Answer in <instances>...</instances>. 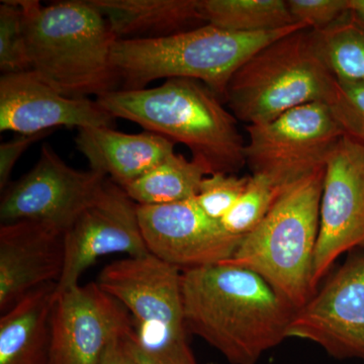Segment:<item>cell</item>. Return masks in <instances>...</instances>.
Masks as SVG:
<instances>
[{"mask_svg": "<svg viewBox=\"0 0 364 364\" xmlns=\"http://www.w3.org/2000/svg\"><path fill=\"white\" fill-rule=\"evenodd\" d=\"M184 321L230 364H257L287 339L296 309L257 273L222 262L182 272Z\"/></svg>", "mask_w": 364, "mask_h": 364, "instance_id": "obj_1", "label": "cell"}, {"mask_svg": "<svg viewBox=\"0 0 364 364\" xmlns=\"http://www.w3.org/2000/svg\"><path fill=\"white\" fill-rule=\"evenodd\" d=\"M97 102L114 119L183 144L208 176L236 174L246 165V144L236 117L200 81L167 79L158 87L111 91Z\"/></svg>", "mask_w": 364, "mask_h": 364, "instance_id": "obj_2", "label": "cell"}, {"mask_svg": "<svg viewBox=\"0 0 364 364\" xmlns=\"http://www.w3.org/2000/svg\"><path fill=\"white\" fill-rule=\"evenodd\" d=\"M23 11L31 70L65 97H100L117 90L112 61L117 37L90 0L42 6L16 0Z\"/></svg>", "mask_w": 364, "mask_h": 364, "instance_id": "obj_3", "label": "cell"}, {"mask_svg": "<svg viewBox=\"0 0 364 364\" xmlns=\"http://www.w3.org/2000/svg\"><path fill=\"white\" fill-rule=\"evenodd\" d=\"M301 23L264 33H236L212 25L160 38L117 40L112 61L124 90H144L157 79L200 81L222 102L237 70L265 46L296 31Z\"/></svg>", "mask_w": 364, "mask_h": 364, "instance_id": "obj_4", "label": "cell"}, {"mask_svg": "<svg viewBox=\"0 0 364 364\" xmlns=\"http://www.w3.org/2000/svg\"><path fill=\"white\" fill-rule=\"evenodd\" d=\"M324 174L325 167L282 189L259 226L225 261L257 273L296 310L316 291L314 258Z\"/></svg>", "mask_w": 364, "mask_h": 364, "instance_id": "obj_5", "label": "cell"}, {"mask_svg": "<svg viewBox=\"0 0 364 364\" xmlns=\"http://www.w3.org/2000/svg\"><path fill=\"white\" fill-rule=\"evenodd\" d=\"M335 81L312 30L303 28L252 55L230 81L225 102L237 121L267 124L301 105L327 102Z\"/></svg>", "mask_w": 364, "mask_h": 364, "instance_id": "obj_6", "label": "cell"}, {"mask_svg": "<svg viewBox=\"0 0 364 364\" xmlns=\"http://www.w3.org/2000/svg\"><path fill=\"white\" fill-rule=\"evenodd\" d=\"M246 130V165L279 188L324 168L344 136L325 102L301 105Z\"/></svg>", "mask_w": 364, "mask_h": 364, "instance_id": "obj_7", "label": "cell"}, {"mask_svg": "<svg viewBox=\"0 0 364 364\" xmlns=\"http://www.w3.org/2000/svg\"><path fill=\"white\" fill-rule=\"evenodd\" d=\"M97 282L130 314L139 344L188 339L178 267L148 253L107 265Z\"/></svg>", "mask_w": 364, "mask_h": 364, "instance_id": "obj_8", "label": "cell"}, {"mask_svg": "<svg viewBox=\"0 0 364 364\" xmlns=\"http://www.w3.org/2000/svg\"><path fill=\"white\" fill-rule=\"evenodd\" d=\"M105 179L92 170L72 168L44 144L35 166L2 193L1 224L33 222L65 234Z\"/></svg>", "mask_w": 364, "mask_h": 364, "instance_id": "obj_9", "label": "cell"}, {"mask_svg": "<svg viewBox=\"0 0 364 364\" xmlns=\"http://www.w3.org/2000/svg\"><path fill=\"white\" fill-rule=\"evenodd\" d=\"M364 249V145L342 136L326 162L313 286L342 254Z\"/></svg>", "mask_w": 364, "mask_h": 364, "instance_id": "obj_10", "label": "cell"}, {"mask_svg": "<svg viewBox=\"0 0 364 364\" xmlns=\"http://www.w3.org/2000/svg\"><path fill=\"white\" fill-rule=\"evenodd\" d=\"M64 246L65 262L58 291L77 286L81 275L105 256L119 253L136 257L149 253L138 205L122 186L107 178L64 234Z\"/></svg>", "mask_w": 364, "mask_h": 364, "instance_id": "obj_11", "label": "cell"}, {"mask_svg": "<svg viewBox=\"0 0 364 364\" xmlns=\"http://www.w3.org/2000/svg\"><path fill=\"white\" fill-rule=\"evenodd\" d=\"M287 338L312 342L336 359L364 363V253L344 263L296 311Z\"/></svg>", "mask_w": 364, "mask_h": 364, "instance_id": "obj_12", "label": "cell"}, {"mask_svg": "<svg viewBox=\"0 0 364 364\" xmlns=\"http://www.w3.org/2000/svg\"><path fill=\"white\" fill-rule=\"evenodd\" d=\"M51 331V364H100L134 328L128 311L95 282L58 291Z\"/></svg>", "mask_w": 364, "mask_h": 364, "instance_id": "obj_13", "label": "cell"}, {"mask_svg": "<svg viewBox=\"0 0 364 364\" xmlns=\"http://www.w3.org/2000/svg\"><path fill=\"white\" fill-rule=\"evenodd\" d=\"M139 221L148 251L179 269H195L229 260L243 239L231 236L210 219L195 198L159 205H139Z\"/></svg>", "mask_w": 364, "mask_h": 364, "instance_id": "obj_14", "label": "cell"}, {"mask_svg": "<svg viewBox=\"0 0 364 364\" xmlns=\"http://www.w3.org/2000/svg\"><path fill=\"white\" fill-rule=\"evenodd\" d=\"M114 117L90 98L65 97L32 70L0 77V131L33 135L60 127H112Z\"/></svg>", "mask_w": 364, "mask_h": 364, "instance_id": "obj_15", "label": "cell"}, {"mask_svg": "<svg viewBox=\"0 0 364 364\" xmlns=\"http://www.w3.org/2000/svg\"><path fill=\"white\" fill-rule=\"evenodd\" d=\"M64 262V234L33 222L0 225V312L38 287L58 282Z\"/></svg>", "mask_w": 364, "mask_h": 364, "instance_id": "obj_16", "label": "cell"}, {"mask_svg": "<svg viewBox=\"0 0 364 364\" xmlns=\"http://www.w3.org/2000/svg\"><path fill=\"white\" fill-rule=\"evenodd\" d=\"M77 131L76 147L90 162V170L109 176L123 188L176 153V143L151 132L127 134L112 127Z\"/></svg>", "mask_w": 364, "mask_h": 364, "instance_id": "obj_17", "label": "cell"}, {"mask_svg": "<svg viewBox=\"0 0 364 364\" xmlns=\"http://www.w3.org/2000/svg\"><path fill=\"white\" fill-rule=\"evenodd\" d=\"M58 282L26 294L0 318V364H51L52 313Z\"/></svg>", "mask_w": 364, "mask_h": 364, "instance_id": "obj_18", "label": "cell"}, {"mask_svg": "<svg viewBox=\"0 0 364 364\" xmlns=\"http://www.w3.org/2000/svg\"><path fill=\"white\" fill-rule=\"evenodd\" d=\"M117 40L146 39L188 31L203 21L200 0H90ZM191 30V28H188Z\"/></svg>", "mask_w": 364, "mask_h": 364, "instance_id": "obj_19", "label": "cell"}, {"mask_svg": "<svg viewBox=\"0 0 364 364\" xmlns=\"http://www.w3.org/2000/svg\"><path fill=\"white\" fill-rule=\"evenodd\" d=\"M205 176L202 164L174 153L124 189L136 205H167L195 198Z\"/></svg>", "mask_w": 364, "mask_h": 364, "instance_id": "obj_20", "label": "cell"}, {"mask_svg": "<svg viewBox=\"0 0 364 364\" xmlns=\"http://www.w3.org/2000/svg\"><path fill=\"white\" fill-rule=\"evenodd\" d=\"M208 25L236 33H264L296 25L284 0H200Z\"/></svg>", "mask_w": 364, "mask_h": 364, "instance_id": "obj_21", "label": "cell"}, {"mask_svg": "<svg viewBox=\"0 0 364 364\" xmlns=\"http://www.w3.org/2000/svg\"><path fill=\"white\" fill-rule=\"evenodd\" d=\"M318 54L337 79L364 82V21L349 11L336 23L313 31Z\"/></svg>", "mask_w": 364, "mask_h": 364, "instance_id": "obj_22", "label": "cell"}, {"mask_svg": "<svg viewBox=\"0 0 364 364\" xmlns=\"http://www.w3.org/2000/svg\"><path fill=\"white\" fill-rule=\"evenodd\" d=\"M282 189L267 177L251 174L247 188L220 222L223 229L236 238H245L259 226Z\"/></svg>", "mask_w": 364, "mask_h": 364, "instance_id": "obj_23", "label": "cell"}, {"mask_svg": "<svg viewBox=\"0 0 364 364\" xmlns=\"http://www.w3.org/2000/svg\"><path fill=\"white\" fill-rule=\"evenodd\" d=\"M0 70L4 74L31 70L23 11L14 0H4L0 4Z\"/></svg>", "mask_w": 364, "mask_h": 364, "instance_id": "obj_24", "label": "cell"}, {"mask_svg": "<svg viewBox=\"0 0 364 364\" xmlns=\"http://www.w3.org/2000/svg\"><path fill=\"white\" fill-rule=\"evenodd\" d=\"M325 104L344 136L364 145V82L336 78Z\"/></svg>", "mask_w": 364, "mask_h": 364, "instance_id": "obj_25", "label": "cell"}, {"mask_svg": "<svg viewBox=\"0 0 364 364\" xmlns=\"http://www.w3.org/2000/svg\"><path fill=\"white\" fill-rule=\"evenodd\" d=\"M249 178L250 176L221 172L205 176L195 198L196 205L210 219L220 223L247 188Z\"/></svg>", "mask_w": 364, "mask_h": 364, "instance_id": "obj_26", "label": "cell"}, {"mask_svg": "<svg viewBox=\"0 0 364 364\" xmlns=\"http://www.w3.org/2000/svg\"><path fill=\"white\" fill-rule=\"evenodd\" d=\"M133 332L124 337L123 343L135 364H198L188 339L143 346Z\"/></svg>", "mask_w": 364, "mask_h": 364, "instance_id": "obj_27", "label": "cell"}, {"mask_svg": "<svg viewBox=\"0 0 364 364\" xmlns=\"http://www.w3.org/2000/svg\"><path fill=\"white\" fill-rule=\"evenodd\" d=\"M289 13L294 23L313 31L323 30L348 13V0H289Z\"/></svg>", "mask_w": 364, "mask_h": 364, "instance_id": "obj_28", "label": "cell"}, {"mask_svg": "<svg viewBox=\"0 0 364 364\" xmlns=\"http://www.w3.org/2000/svg\"><path fill=\"white\" fill-rule=\"evenodd\" d=\"M54 131L43 132L33 135H18L11 141L0 145V191L4 193L9 184L11 172L21 155L26 152L33 143L51 135Z\"/></svg>", "mask_w": 364, "mask_h": 364, "instance_id": "obj_29", "label": "cell"}, {"mask_svg": "<svg viewBox=\"0 0 364 364\" xmlns=\"http://www.w3.org/2000/svg\"><path fill=\"white\" fill-rule=\"evenodd\" d=\"M123 338L114 340L109 345L100 364H135L124 348Z\"/></svg>", "mask_w": 364, "mask_h": 364, "instance_id": "obj_30", "label": "cell"}, {"mask_svg": "<svg viewBox=\"0 0 364 364\" xmlns=\"http://www.w3.org/2000/svg\"><path fill=\"white\" fill-rule=\"evenodd\" d=\"M349 11L358 14L364 21V0H348Z\"/></svg>", "mask_w": 364, "mask_h": 364, "instance_id": "obj_31", "label": "cell"}]
</instances>
